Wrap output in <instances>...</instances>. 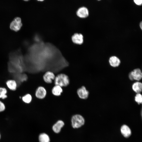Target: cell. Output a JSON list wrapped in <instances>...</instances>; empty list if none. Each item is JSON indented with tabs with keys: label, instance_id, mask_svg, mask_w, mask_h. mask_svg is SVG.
Segmentation results:
<instances>
[{
	"label": "cell",
	"instance_id": "obj_20",
	"mask_svg": "<svg viewBox=\"0 0 142 142\" xmlns=\"http://www.w3.org/2000/svg\"><path fill=\"white\" fill-rule=\"evenodd\" d=\"M6 109V106L4 103L0 100V113L4 111Z\"/></svg>",
	"mask_w": 142,
	"mask_h": 142
},
{
	"label": "cell",
	"instance_id": "obj_16",
	"mask_svg": "<svg viewBox=\"0 0 142 142\" xmlns=\"http://www.w3.org/2000/svg\"><path fill=\"white\" fill-rule=\"evenodd\" d=\"M32 97L31 94L27 93L22 96V100L23 102L26 104H30L32 100Z\"/></svg>",
	"mask_w": 142,
	"mask_h": 142
},
{
	"label": "cell",
	"instance_id": "obj_19",
	"mask_svg": "<svg viewBox=\"0 0 142 142\" xmlns=\"http://www.w3.org/2000/svg\"><path fill=\"white\" fill-rule=\"evenodd\" d=\"M135 100L138 104L142 103V96L140 93H136L135 97Z\"/></svg>",
	"mask_w": 142,
	"mask_h": 142
},
{
	"label": "cell",
	"instance_id": "obj_24",
	"mask_svg": "<svg viewBox=\"0 0 142 142\" xmlns=\"http://www.w3.org/2000/svg\"><path fill=\"white\" fill-rule=\"evenodd\" d=\"M23 1H28L30 0H23Z\"/></svg>",
	"mask_w": 142,
	"mask_h": 142
},
{
	"label": "cell",
	"instance_id": "obj_8",
	"mask_svg": "<svg viewBox=\"0 0 142 142\" xmlns=\"http://www.w3.org/2000/svg\"><path fill=\"white\" fill-rule=\"evenodd\" d=\"M55 76L52 72L48 71L46 72L43 76L44 81L47 83H51L53 80H54Z\"/></svg>",
	"mask_w": 142,
	"mask_h": 142
},
{
	"label": "cell",
	"instance_id": "obj_11",
	"mask_svg": "<svg viewBox=\"0 0 142 142\" xmlns=\"http://www.w3.org/2000/svg\"><path fill=\"white\" fill-rule=\"evenodd\" d=\"M109 62L110 65L114 67L119 66L121 63L119 59L115 56L111 57L109 59Z\"/></svg>",
	"mask_w": 142,
	"mask_h": 142
},
{
	"label": "cell",
	"instance_id": "obj_1",
	"mask_svg": "<svg viewBox=\"0 0 142 142\" xmlns=\"http://www.w3.org/2000/svg\"><path fill=\"white\" fill-rule=\"evenodd\" d=\"M55 85H59L61 87H66L69 83L68 77L64 74H60L55 77L54 79Z\"/></svg>",
	"mask_w": 142,
	"mask_h": 142
},
{
	"label": "cell",
	"instance_id": "obj_17",
	"mask_svg": "<svg viewBox=\"0 0 142 142\" xmlns=\"http://www.w3.org/2000/svg\"><path fill=\"white\" fill-rule=\"evenodd\" d=\"M8 91L6 87H0V99L4 100L7 98Z\"/></svg>",
	"mask_w": 142,
	"mask_h": 142
},
{
	"label": "cell",
	"instance_id": "obj_21",
	"mask_svg": "<svg viewBox=\"0 0 142 142\" xmlns=\"http://www.w3.org/2000/svg\"><path fill=\"white\" fill-rule=\"evenodd\" d=\"M134 3L137 5L141 6L142 4V0H133Z\"/></svg>",
	"mask_w": 142,
	"mask_h": 142
},
{
	"label": "cell",
	"instance_id": "obj_26",
	"mask_svg": "<svg viewBox=\"0 0 142 142\" xmlns=\"http://www.w3.org/2000/svg\"><path fill=\"white\" fill-rule=\"evenodd\" d=\"M98 0V1H100L101 0Z\"/></svg>",
	"mask_w": 142,
	"mask_h": 142
},
{
	"label": "cell",
	"instance_id": "obj_14",
	"mask_svg": "<svg viewBox=\"0 0 142 142\" xmlns=\"http://www.w3.org/2000/svg\"><path fill=\"white\" fill-rule=\"evenodd\" d=\"M132 89L136 93H140L142 90V83L139 81L134 83L132 85Z\"/></svg>",
	"mask_w": 142,
	"mask_h": 142
},
{
	"label": "cell",
	"instance_id": "obj_7",
	"mask_svg": "<svg viewBox=\"0 0 142 142\" xmlns=\"http://www.w3.org/2000/svg\"><path fill=\"white\" fill-rule=\"evenodd\" d=\"M77 93L79 97L82 99H86L88 98L89 95V92L85 87L82 86L78 89Z\"/></svg>",
	"mask_w": 142,
	"mask_h": 142
},
{
	"label": "cell",
	"instance_id": "obj_18",
	"mask_svg": "<svg viewBox=\"0 0 142 142\" xmlns=\"http://www.w3.org/2000/svg\"><path fill=\"white\" fill-rule=\"evenodd\" d=\"M39 142H50V138L48 135L45 133L40 134L39 136Z\"/></svg>",
	"mask_w": 142,
	"mask_h": 142
},
{
	"label": "cell",
	"instance_id": "obj_15",
	"mask_svg": "<svg viewBox=\"0 0 142 142\" xmlns=\"http://www.w3.org/2000/svg\"><path fill=\"white\" fill-rule=\"evenodd\" d=\"M63 91L62 87L57 85H55L52 90V94L54 95L57 96L60 95Z\"/></svg>",
	"mask_w": 142,
	"mask_h": 142
},
{
	"label": "cell",
	"instance_id": "obj_25",
	"mask_svg": "<svg viewBox=\"0 0 142 142\" xmlns=\"http://www.w3.org/2000/svg\"><path fill=\"white\" fill-rule=\"evenodd\" d=\"M0 137H1V136H0Z\"/></svg>",
	"mask_w": 142,
	"mask_h": 142
},
{
	"label": "cell",
	"instance_id": "obj_12",
	"mask_svg": "<svg viewBox=\"0 0 142 142\" xmlns=\"http://www.w3.org/2000/svg\"><path fill=\"white\" fill-rule=\"evenodd\" d=\"M121 134L126 138L129 137L131 134V131L129 127L126 125H123L120 129Z\"/></svg>",
	"mask_w": 142,
	"mask_h": 142
},
{
	"label": "cell",
	"instance_id": "obj_23",
	"mask_svg": "<svg viewBox=\"0 0 142 142\" xmlns=\"http://www.w3.org/2000/svg\"><path fill=\"white\" fill-rule=\"evenodd\" d=\"M38 1H43L44 0H37Z\"/></svg>",
	"mask_w": 142,
	"mask_h": 142
},
{
	"label": "cell",
	"instance_id": "obj_9",
	"mask_svg": "<svg viewBox=\"0 0 142 142\" xmlns=\"http://www.w3.org/2000/svg\"><path fill=\"white\" fill-rule=\"evenodd\" d=\"M72 39L73 42L76 44H81L83 42V37L80 33H75L72 36Z\"/></svg>",
	"mask_w": 142,
	"mask_h": 142
},
{
	"label": "cell",
	"instance_id": "obj_2",
	"mask_svg": "<svg viewBox=\"0 0 142 142\" xmlns=\"http://www.w3.org/2000/svg\"><path fill=\"white\" fill-rule=\"evenodd\" d=\"M72 124L74 128H78L83 125L85 123L84 118L79 114L74 115L71 119Z\"/></svg>",
	"mask_w": 142,
	"mask_h": 142
},
{
	"label": "cell",
	"instance_id": "obj_22",
	"mask_svg": "<svg viewBox=\"0 0 142 142\" xmlns=\"http://www.w3.org/2000/svg\"><path fill=\"white\" fill-rule=\"evenodd\" d=\"M140 28L141 29H142V22H141L140 23Z\"/></svg>",
	"mask_w": 142,
	"mask_h": 142
},
{
	"label": "cell",
	"instance_id": "obj_3",
	"mask_svg": "<svg viewBox=\"0 0 142 142\" xmlns=\"http://www.w3.org/2000/svg\"><path fill=\"white\" fill-rule=\"evenodd\" d=\"M129 79L132 81L136 80L139 81L142 78V73L139 68H136L130 72L129 74Z\"/></svg>",
	"mask_w": 142,
	"mask_h": 142
},
{
	"label": "cell",
	"instance_id": "obj_10",
	"mask_svg": "<svg viewBox=\"0 0 142 142\" xmlns=\"http://www.w3.org/2000/svg\"><path fill=\"white\" fill-rule=\"evenodd\" d=\"M89 14V11L88 9L84 7L79 8L77 12V16L80 18H86L88 16Z\"/></svg>",
	"mask_w": 142,
	"mask_h": 142
},
{
	"label": "cell",
	"instance_id": "obj_13",
	"mask_svg": "<svg viewBox=\"0 0 142 142\" xmlns=\"http://www.w3.org/2000/svg\"><path fill=\"white\" fill-rule=\"evenodd\" d=\"M64 125V123L61 120L58 121L52 127V129L54 132L58 133L60 131L61 128Z\"/></svg>",
	"mask_w": 142,
	"mask_h": 142
},
{
	"label": "cell",
	"instance_id": "obj_6",
	"mask_svg": "<svg viewBox=\"0 0 142 142\" xmlns=\"http://www.w3.org/2000/svg\"><path fill=\"white\" fill-rule=\"evenodd\" d=\"M47 94V91L45 88L42 86H39L36 89L35 95L39 99H42L44 98Z\"/></svg>",
	"mask_w": 142,
	"mask_h": 142
},
{
	"label": "cell",
	"instance_id": "obj_5",
	"mask_svg": "<svg viewBox=\"0 0 142 142\" xmlns=\"http://www.w3.org/2000/svg\"><path fill=\"white\" fill-rule=\"evenodd\" d=\"M5 85L7 88L10 91H16L18 87L17 83L14 79H9L7 80L5 82Z\"/></svg>",
	"mask_w": 142,
	"mask_h": 142
},
{
	"label": "cell",
	"instance_id": "obj_4",
	"mask_svg": "<svg viewBox=\"0 0 142 142\" xmlns=\"http://www.w3.org/2000/svg\"><path fill=\"white\" fill-rule=\"evenodd\" d=\"M22 26L21 18L17 17L15 18L11 22L10 27L11 29L14 31H17L20 30Z\"/></svg>",
	"mask_w": 142,
	"mask_h": 142
}]
</instances>
